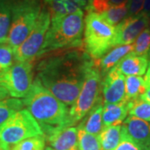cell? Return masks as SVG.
I'll return each mask as SVG.
<instances>
[{"label":"cell","mask_w":150,"mask_h":150,"mask_svg":"<svg viewBox=\"0 0 150 150\" xmlns=\"http://www.w3.org/2000/svg\"><path fill=\"white\" fill-rule=\"evenodd\" d=\"M40 59L36 78L58 99L72 106L93 59L87 54L84 46L54 51Z\"/></svg>","instance_id":"6da1fadb"},{"label":"cell","mask_w":150,"mask_h":150,"mask_svg":"<svg viewBox=\"0 0 150 150\" xmlns=\"http://www.w3.org/2000/svg\"><path fill=\"white\" fill-rule=\"evenodd\" d=\"M43 130V135L69 126V109L36 78L28 95L23 100Z\"/></svg>","instance_id":"7a4b0ae2"},{"label":"cell","mask_w":150,"mask_h":150,"mask_svg":"<svg viewBox=\"0 0 150 150\" xmlns=\"http://www.w3.org/2000/svg\"><path fill=\"white\" fill-rule=\"evenodd\" d=\"M83 11L51 19V25L36 59L54 51L83 46Z\"/></svg>","instance_id":"3957f363"},{"label":"cell","mask_w":150,"mask_h":150,"mask_svg":"<svg viewBox=\"0 0 150 150\" xmlns=\"http://www.w3.org/2000/svg\"><path fill=\"white\" fill-rule=\"evenodd\" d=\"M84 23L85 51L92 59L98 60L113 48L115 27L94 12H88Z\"/></svg>","instance_id":"277c9868"},{"label":"cell","mask_w":150,"mask_h":150,"mask_svg":"<svg viewBox=\"0 0 150 150\" xmlns=\"http://www.w3.org/2000/svg\"><path fill=\"white\" fill-rule=\"evenodd\" d=\"M43 0H17L12 9V18L6 43L13 50L21 44L34 27L43 8Z\"/></svg>","instance_id":"5b68a950"},{"label":"cell","mask_w":150,"mask_h":150,"mask_svg":"<svg viewBox=\"0 0 150 150\" xmlns=\"http://www.w3.org/2000/svg\"><path fill=\"white\" fill-rule=\"evenodd\" d=\"M102 76L96 60L87 70L85 79L80 93L74 104L71 106L69 114V126H75L93 109L101 97Z\"/></svg>","instance_id":"8992f818"},{"label":"cell","mask_w":150,"mask_h":150,"mask_svg":"<svg viewBox=\"0 0 150 150\" xmlns=\"http://www.w3.org/2000/svg\"><path fill=\"white\" fill-rule=\"evenodd\" d=\"M38 135H43L40 125L27 108H22L0 127V145L3 149L9 150L12 145Z\"/></svg>","instance_id":"52a82bcc"},{"label":"cell","mask_w":150,"mask_h":150,"mask_svg":"<svg viewBox=\"0 0 150 150\" xmlns=\"http://www.w3.org/2000/svg\"><path fill=\"white\" fill-rule=\"evenodd\" d=\"M33 82V62L13 63L10 68L0 74V85L8 95L15 98H24Z\"/></svg>","instance_id":"ba28073f"},{"label":"cell","mask_w":150,"mask_h":150,"mask_svg":"<svg viewBox=\"0 0 150 150\" xmlns=\"http://www.w3.org/2000/svg\"><path fill=\"white\" fill-rule=\"evenodd\" d=\"M51 17L48 7L43 6L42 11L32 31L23 43L13 50L14 60L18 62H33L43 46L46 33L50 26Z\"/></svg>","instance_id":"9c48e42d"},{"label":"cell","mask_w":150,"mask_h":150,"mask_svg":"<svg viewBox=\"0 0 150 150\" xmlns=\"http://www.w3.org/2000/svg\"><path fill=\"white\" fill-rule=\"evenodd\" d=\"M149 13L141 12L134 16H127L115 27L113 47L132 44L149 24Z\"/></svg>","instance_id":"30bf717a"},{"label":"cell","mask_w":150,"mask_h":150,"mask_svg":"<svg viewBox=\"0 0 150 150\" xmlns=\"http://www.w3.org/2000/svg\"><path fill=\"white\" fill-rule=\"evenodd\" d=\"M103 104L117 103L125 98V77L116 67L110 69L104 76L101 84Z\"/></svg>","instance_id":"8fae6325"},{"label":"cell","mask_w":150,"mask_h":150,"mask_svg":"<svg viewBox=\"0 0 150 150\" xmlns=\"http://www.w3.org/2000/svg\"><path fill=\"white\" fill-rule=\"evenodd\" d=\"M45 141L55 150H79L78 128L66 127L43 135Z\"/></svg>","instance_id":"7c38bea8"},{"label":"cell","mask_w":150,"mask_h":150,"mask_svg":"<svg viewBox=\"0 0 150 150\" xmlns=\"http://www.w3.org/2000/svg\"><path fill=\"white\" fill-rule=\"evenodd\" d=\"M123 126L129 137L140 147L141 150L150 148V122L129 115Z\"/></svg>","instance_id":"4fadbf2b"},{"label":"cell","mask_w":150,"mask_h":150,"mask_svg":"<svg viewBox=\"0 0 150 150\" xmlns=\"http://www.w3.org/2000/svg\"><path fill=\"white\" fill-rule=\"evenodd\" d=\"M148 66V55L137 56L130 53L121 59L115 67L123 75L142 76L146 73Z\"/></svg>","instance_id":"5bb4252c"},{"label":"cell","mask_w":150,"mask_h":150,"mask_svg":"<svg viewBox=\"0 0 150 150\" xmlns=\"http://www.w3.org/2000/svg\"><path fill=\"white\" fill-rule=\"evenodd\" d=\"M133 43L115 46L112 49L109 50L107 54H104L101 59L96 60L102 78L107 74L109 70L112 69V68L118 64L121 59L124 58L127 54H130L133 51Z\"/></svg>","instance_id":"9a60e30c"},{"label":"cell","mask_w":150,"mask_h":150,"mask_svg":"<svg viewBox=\"0 0 150 150\" xmlns=\"http://www.w3.org/2000/svg\"><path fill=\"white\" fill-rule=\"evenodd\" d=\"M129 114L128 101L123 100L117 103L103 104V127L122 124Z\"/></svg>","instance_id":"2e32d148"},{"label":"cell","mask_w":150,"mask_h":150,"mask_svg":"<svg viewBox=\"0 0 150 150\" xmlns=\"http://www.w3.org/2000/svg\"><path fill=\"white\" fill-rule=\"evenodd\" d=\"M103 98L98 101L97 104L93 108L90 112L82 119L78 128H81L88 134L98 136L102 132L103 129Z\"/></svg>","instance_id":"e0dca14e"},{"label":"cell","mask_w":150,"mask_h":150,"mask_svg":"<svg viewBox=\"0 0 150 150\" xmlns=\"http://www.w3.org/2000/svg\"><path fill=\"white\" fill-rule=\"evenodd\" d=\"M17 0H0V44L6 43L12 18V9Z\"/></svg>","instance_id":"ac0fdd59"},{"label":"cell","mask_w":150,"mask_h":150,"mask_svg":"<svg viewBox=\"0 0 150 150\" xmlns=\"http://www.w3.org/2000/svg\"><path fill=\"white\" fill-rule=\"evenodd\" d=\"M122 125H112L103 128L98 135L102 150H114L118 146L121 138Z\"/></svg>","instance_id":"d6986e66"},{"label":"cell","mask_w":150,"mask_h":150,"mask_svg":"<svg viewBox=\"0 0 150 150\" xmlns=\"http://www.w3.org/2000/svg\"><path fill=\"white\" fill-rule=\"evenodd\" d=\"M147 85L141 76H127L125 78V98L129 101L139 98L146 91Z\"/></svg>","instance_id":"ffe728a7"},{"label":"cell","mask_w":150,"mask_h":150,"mask_svg":"<svg viewBox=\"0 0 150 150\" xmlns=\"http://www.w3.org/2000/svg\"><path fill=\"white\" fill-rule=\"evenodd\" d=\"M129 13V0H125L121 4L112 6L108 10L100 13V16L112 26H116L126 18Z\"/></svg>","instance_id":"44dd1931"},{"label":"cell","mask_w":150,"mask_h":150,"mask_svg":"<svg viewBox=\"0 0 150 150\" xmlns=\"http://www.w3.org/2000/svg\"><path fill=\"white\" fill-rule=\"evenodd\" d=\"M129 114L136 118L150 122V103L146 100L137 98L128 101Z\"/></svg>","instance_id":"7402d4cb"},{"label":"cell","mask_w":150,"mask_h":150,"mask_svg":"<svg viewBox=\"0 0 150 150\" xmlns=\"http://www.w3.org/2000/svg\"><path fill=\"white\" fill-rule=\"evenodd\" d=\"M23 100L15 98H8L0 100V127L5 123L12 114L23 108Z\"/></svg>","instance_id":"603a6c76"},{"label":"cell","mask_w":150,"mask_h":150,"mask_svg":"<svg viewBox=\"0 0 150 150\" xmlns=\"http://www.w3.org/2000/svg\"><path fill=\"white\" fill-rule=\"evenodd\" d=\"M78 143L79 150H102L98 136L88 134L81 128H78Z\"/></svg>","instance_id":"cb8c5ba5"},{"label":"cell","mask_w":150,"mask_h":150,"mask_svg":"<svg viewBox=\"0 0 150 150\" xmlns=\"http://www.w3.org/2000/svg\"><path fill=\"white\" fill-rule=\"evenodd\" d=\"M45 142L43 135H38L12 145L9 150H44Z\"/></svg>","instance_id":"d4e9b609"},{"label":"cell","mask_w":150,"mask_h":150,"mask_svg":"<svg viewBox=\"0 0 150 150\" xmlns=\"http://www.w3.org/2000/svg\"><path fill=\"white\" fill-rule=\"evenodd\" d=\"M133 51L131 54L137 56L148 55L150 49V31L149 28H145L137 37L133 43Z\"/></svg>","instance_id":"484cf974"},{"label":"cell","mask_w":150,"mask_h":150,"mask_svg":"<svg viewBox=\"0 0 150 150\" xmlns=\"http://www.w3.org/2000/svg\"><path fill=\"white\" fill-rule=\"evenodd\" d=\"M14 61L13 48L7 43L0 44V74L10 68Z\"/></svg>","instance_id":"4316f807"},{"label":"cell","mask_w":150,"mask_h":150,"mask_svg":"<svg viewBox=\"0 0 150 150\" xmlns=\"http://www.w3.org/2000/svg\"><path fill=\"white\" fill-rule=\"evenodd\" d=\"M114 150H141L140 147L132 139L122 125L121 138L118 146Z\"/></svg>","instance_id":"83f0119b"},{"label":"cell","mask_w":150,"mask_h":150,"mask_svg":"<svg viewBox=\"0 0 150 150\" xmlns=\"http://www.w3.org/2000/svg\"><path fill=\"white\" fill-rule=\"evenodd\" d=\"M145 0H129V13L128 16H134L140 13L144 4Z\"/></svg>","instance_id":"f1b7e54d"},{"label":"cell","mask_w":150,"mask_h":150,"mask_svg":"<svg viewBox=\"0 0 150 150\" xmlns=\"http://www.w3.org/2000/svg\"><path fill=\"white\" fill-rule=\"evenodd\" d=\"M141 98H143V99H144L146 100L147 102H149L150 103V87L149 86H147V88H146V91L145 93L143 94V95H141L140 96Z\"/></svg>","instance_id":"f546056e"},{"label":"cell","mask_w":150,"mask_h":150,"mask_svg":"<svg viewBox=\"0 0 150 150\" xmlns=\"http://www.w3.org/2000/svg\"><path fill=\"white\" fill-rule=\"evenodd\" d=\"M144 81L146 83V85L150 87V62H149V66H148L147 71L145 73Z\"/></svg>","instance_id":"4dcf8cb0"},{"label":"cell","mask_w":150,"mask_h":150,"mask_svg":"<svg viewBox=\"0 0 150 150\" xmlns=\"http://www.w3.org/2000/svg\"><path fill=\"white\" fill-rule=\"evenodd\" d=\"M9 97L8 93H7L5 89L0 85V100H3V99H5V98H8Z\"/></svg>","instance_id":"1f68e13d"},{"label":"cell","mask_w":150,"mask_h":150,"mask_svg":"<svg viewBox=\"0 0 150 150\" xmlns=\"http://www.w3.org/2000/svg\"><path fill=\"white\" fill-rule=\"evenodd\" d=\"M143 12L147 13H150V0H145L144 1Z\"/></svg>","instance_id":"d6a6232c"},{"label":"cell","mask_w":150,"mask_h":150,"mask_svg":"<svg viewBox=\"0 0 150 150\" xmlns=\"http://www.w3.org/2000/svg\"><path fill=\"white\" fill-rule=\"evenodd\" d=\"M44 150H55L54 149H53L52 147H50V146H48L47 148H45V149Z\"/></svg>","instance_id":"836d02e7"},{"label":"cell","mask_w":150,"mask_h":150,"mask_svg":"<svg viewBox=\"0 0 150 150\" xmlns=\"http://www.w3.org/2000/svg\"><path fill=\"white\" fill-rule=\"evenodd\" d=\"M149 31H150V13H149Z\"/></svg>","instance_id":"e575fe53"},{"label":"cell","mask_w":150,"mask_h":150,"mask_svg":"<svg viewBox=\"0 0 150 150\" xmlns=\"http://www.w3.org/2000/svg\"><path fill=\"white\" fill-rule=\"evenodd\" d=\"M148 57H149V59H150V49L149 51V53H148Z\"/></svg>","instance_id":"d590c367"},{"label":"cell","mask_w":150,"mask_h":150,"mask_svg":"<svg viewBox=\"0 0 150 150\" xmlns=\"http://www.w3.org/2000/svg\"><path fill=\"white\" fill-rule=\"evenodd\" d=\"M0 150H3V148L1 147V145H0Z\"/></svg>","instance_id":"8d00e7d4"},{"label":"cell","mask_w":150,"mask_h":150,"mask_svg":"<svg viewBox=\"0 0 150 150\" xmlns=\"http://www.w3.org/2000/svg\"><path fill=\"white\" fill-rule=\"evenodd\" d=\"M92 0H88V3H89V2H91Z\"/></svg>","instance_id":"74e56055"},{"label":"cell","mask_w":150,"mask_h":150,"mask_svg":"<svg viewBox=\"0 0 150 150\" xmlns=\"http://www.w3.org/2000/svg\"><path fill=\"white\" fill-rule=\"evenodd\" d=\"M3 150H4V149H3Z\"/></svg>","instance_id":"f35d334b"}]
</instances>
